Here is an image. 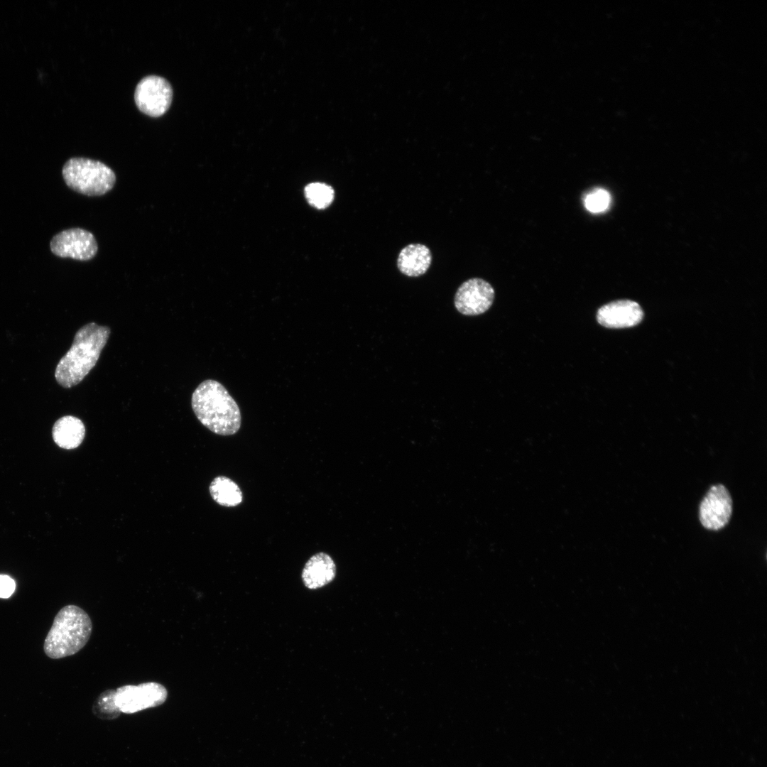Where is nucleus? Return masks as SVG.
Returning a JSON list of instances; mask_svg holds the SVG:
<instances>
[{
  "mask_svg": "<svg viewBox=\"0 0 767 767\" xmlns=\"http://www.w3.org/2000/svg\"><path fill=\"white\" fill-rule=\"evenodd\" d=\"M110 328L89 322L75 333L72 344L55 371L57 382L69 388L80 383L95 366L107 342Z\"/></svg>",
  "mask_w": 767,
  "mask_h": 767,
  "instance_id": "obj_1",
  "label": "nucleus"
},
{
  "mask_svg": "<svg viewBox=\"0 0 767 767\" xmlns=\"http://www.w3.org/2000/svg\"><path fill=\"white\" fill-rule=\"evenodd\" d=\"M191 403L199 421L212 432L232 435L239 430L241 422L239 408L217 381H202L194 391Z\"/></svg>",
  "mask_w": 767,
  "mask_h": 767,
  "instance_id": "obj_2",
  "label": "nucleus"
},
{
  "mask_svg": "<svg viewBox=\"0 0 767 767\" xmlns=\"http://www.w3.org/2000/svg\"><path fill=\"white\" fill-rule=\"evenodd\" d=\"M92 630V621L85 611L76 605L65 606L54 618L44 641V652L52 659L72 656L87 644Z\"/></svg>",
  "mask_w": 767,
  "mask_h": 767,
  "instance_id": "obj_3",
  "label": "nucleus"
},
{
  "mask_svg": "<svg viewBox=\"0 0 767 767\" xmlns=\"http://www.w3.org/2000/svg\"><path fill=\"white\" fill-rule=\"evenodd\" d=\"M66 185L87 196H101L109 192L116 183V175L104 163L82 157L68 159L62 169Z\"/></svg>",
  "mask_w": 767,
  "mask_h": 767,
  "instance_id": "obj_4",
  "label": "nucleus"
},
{
  "mask_svg": "<svg viewBox=\"0 0 767 767\" xmlns=\"http://www.w3.org/2000/svg\"><path fill=\"white\" fill-rule=\"evenodd\" d=\"M168 691L161 684L147 682L138 685H124L116 689L115 704L121 712L133 714L145 709L161 705L166 700Z\"/></svg>",
  "mask_w": 767,
  "mask_h": 767,
  "instance_id": "obj_5",
  "label": "nucleus"
},
{
  "mask_svg": "<svg viewBox=\"0 0 767 767\" xmlns=\"http://www.w3.org/2000/svg\"><path fill=\"white\" fill-rule=\"evenodd\" d=\"M173 98V89L165 78L148 75L136 85L134 99L138 109L146 115L158 117L169 109Z\"/></svg>",
  "mask_w": 767,
  "mask_h": 767,
  "instance_id": "obj_6",
  "label": "nucleus"
},
{
  "mask_svg": "<svg viewBox=\"0 0 767 767\" xmlns=\"http://www.w3.org/2000/svg\"><path fill=\"white\" fill-rule=\"evenodd\" d=\"M52 253L60 258L89 261L97 253L98 245L90 232L81 228H71L55 234L51 239Z\"/></svg>",
  "mask_w": 767,
  "mask_h": 767,
  "instance_id": "obj_7",
  "label": "nucleus"
},
{
  "mask_svg": "<svg viewBox=\"0 0 767 767\" xmlns=\"http://www.w3.org/2000/svg\"><path fill=\"white\" fill-rule=\"evenodd\" d=\"M732 513V499L722 484L712 486L702 499L699 508L701 524L706 529L718 531L727 526Z\"/></svg>",
  "mask_w": 767,
  "mask_h": 767,
  "instance_id": "obj_8",
  "label": "nucleus"
},
{
  "mask_svg": "<svg viewBox=\"0 0 767 767\" xmlns=\"http://www.w3.org/2000/svg\"><path fill=\"white\" fill-rule=\"evenodd\" d=\"M494 294L493 287L486 281L479 278H470L458 288L455 295V306L462 315H478L489 309Z\"/></svg>",
  "mask_w": 767,
  "mask_h": 767,
  "instance_id": "obj_9",
  "label": "nucleus"
},
{
  "mask_svg": "<svg viewBox=\"0 0 767 767\" xmlns=\"http://www.w3.org/2000/svg\"><path fill=\"white\" fill-rule=\"evenodd\" d=\"M643 312L635 301L619 300L609 303L599 308L597 320L607 328H626L638 325L643 319Z\"/></svg>",
  "mask_w": 767,
  "mask_h": 767,
  "instance_id": "obj_10",
  "label": "nucleus"
},
{
  "mask_svg": "<svg viewBox=\"0 0 767 767\" xmlns=\"http://www.w3.org/2000/svg\"><path fill=\"white\" fill-rule=\"evenodd\" d=\"M335 575L336 565L334 560L328 554L320 552L307 561L301 577L307 588L316 589L331 582Z\"/></svg>",
  "mask_w": 767,
  "mask_h": 767,
  "instance_id": "obj_11",
  "label": "nucleus"
},
{
  "mask_svg": "<svg viewBox=\"0 0 767 767\" xmlns=\"http://www.w3.org/2000/svg\"><path fill=\"white\" fill-rule=\"evenodd\" d=\"M432 262V254L428 246L421 244H410L400 251L397 266L404 275L418 277L428 270Z\"/></svg>",
  "mask_w": 767,
  "mask_h": 767,
  "instance_id": "obj_12",
  "label": "nucleus"
},
{
  "mask_svg": "<svg viewBox=\"0 0 767 767\" xmlns=\"http://www.w3.org/2000/svg\"><path fill=\"white\" fill-rule=\"evenodd\" d=\"M52 435L54 442L61 448L75 449L83 441L85 427L82 421L72 415H65L53 425Z\"/></svg>",
  "mask_w": 767,
  "mask_h": 767,
  "instance_id": "obj_13",
  "label": "nucleus"
},
{
  "mask_svg": "<svg viewBox=\"0 0 767 767\" xmlns=\"http://www.w3.org/2000/svg\"><path fill=\"white\" fill-rule=\"evenodd\" d=\"M210 492L213 500L223 506H236L243 500L239 486L224 476L217 477L212 481Z\"/></svg>",
  "mask_w": 767,
  "mask_h": 767,
  "instance_id": "obj_14",
  "label": "nucleus"
},
{
  "mask_svg": "<svg viewBox=\"0 0 767 767\" xmlns=\"http://www.w3.org/2000/svg\"><path fill=\"white\" fill-rule=\"evenodd\" d=\"M116 690L109 689L102 692L92 705V712L98 718L112 720L117 718L121 711L115 704Z\"/></svg>",
  "mask_w": 767,
  "mask_h": 767,
  "instance_id": "obj_15",
  "label": "nucleus"
},
{
  "mask_svg": "<svg viewBox=\"0 0 767 767\" xmlns=\"http://www.w3.org/2000/svg\"><path fill=\"white\" fill-rule=\"evenodd\" d=\"M305 193L308 202L319 209L327 207L334 197L333 188L322 183L309 184L305 187Z\"/></svg>",
  "mask_w": 767,
  "mask_h": 767,
  "instance_id": "obj_16",
  "label": "nucleus"
},
{
  "mask_svg": "<svg viewBox=\"0 0 767 767\" xmlns=\"http://www.w3.org/2000/svg\"><path fill=\"white\" fill-rule=\"evenodd\" d=\"M610 201L609 193L604 189L597 188L586 195L584 205L588 211L599 213L608 208Z\"/></svg>",
  "mask_w": 767,
  "mask_h": 767,
  "instance_id": "obj_17",
  "label": "nucleus"
},
{
  "mask_svg": "<svg viewBox=\"0 0 767 767\" xmlns=\"http://www.w3.org/2000/svg\"><path fill=\"white\" fill-rule=\"evenodd\" d=\"M16 584L8 575H0V598H8L14 592Z\"/></svg>",
  "mask_w": 767,
  "mask_h": 767,
  "instance_id": "obj_18",
  "label": "nucleus"
}]
</instances>
